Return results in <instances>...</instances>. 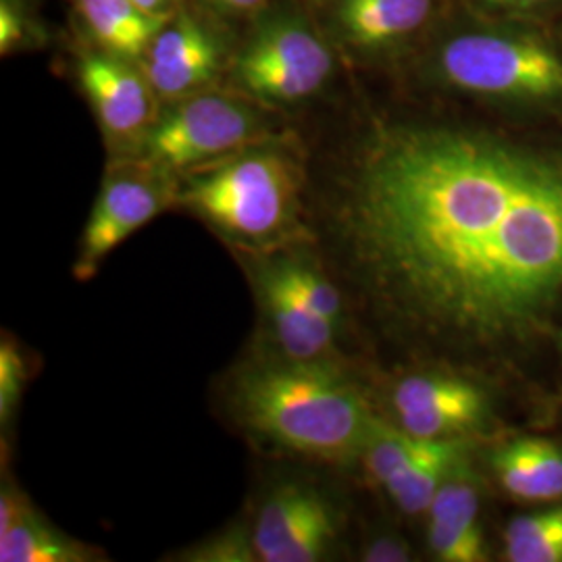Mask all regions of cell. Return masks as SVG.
I'll return each instance as SVG.
<instances>
[{
    "mask_svg": "<svg viewBox=\"0 0 562 562\" xmlns=\"http://www.w3.org/2000/svg\"><path fill=\"white\" fill-rule=\"evenodd\" d=\"M336 46L322 21L299 7H267L234 53V88L262 106H294L317 97L331 80Z\"/></svg>",
    "mask_w": 562,
    "mask_h": 562,
    "instance_id": "5",
    "label": "cell"
},
{
    "mask_svg": "<svg viewBox=\"0 0 562 562\" xmlns=\"http://www.w3.org/2000/svg\"><path fill=\"white\" fill-rule=\"evenodd\" d=\"M261 106L238 90L220 92L213 88L167 102L140 144L125 157H136L181 178L273 138Z\"/></svg>",
    "mask_w": 562,
    "mask_h": 562,
    "instance_id": "6",
    "label": "cell"
},
{
    "mask_svg": "<svg viewBox=\"0 0 562 562\" xmlns=\"http://www.w3.org/2000/svg\"><path fill=\"white\" fill-rule=\"evenodd\" d=\"M561 0H480L475 4L477 11L485 15H501V18H536L554 9Z\"/></svg>",
    "mask_w": 562,
    "mask_h": 562,
    "instance_id": "23",
    "label": "cell"
},
{
    "mask_svg": "<svg viewBox=\"0 0 562 562\" xmlns=\"http://www.w3.org/2000/svg\"><path fill=\"white\" fill-rule=\"evenodd\" d=\"M464 440H429L422 454L383 485L387 496L406 515L427 513L442 483L464 461Z\"/></svg>",
    "mask_w": 562,
    "mask_h": 562,
    "instance_id": "18",
    "label": "cell"
},
{
    "mask_svg": "<svg viewBox=\"0 0 562 562\" xmlns=\"http://www.w3.org/2000/svg\"><path fill=\"white\" fill-rule=\"evenodd\" d=\"M259 269L278 281L296 301L308 306L317 317L340 327L344 322V299L338 285L325 273L322 262L290 250L267 259Z\"/></svg>",
    "mask_w": 562,
    "mask_h": 562,
    "instance_id": "19",
    "label": "cell"
},
{
    "mask_svg": "<svg viewBox=\"0 0 562 562\" xmlns=\"http://www.w3.org/2000/svg\"><path fill=\"white\" fill-rule=\"evenodd\" d=\"M180 178L136 157H121L106 169L99 199L81 234L74 276L92 280L109 255L153 222L171 204H178Z\"/></svg>",
    "mask_w": 562,
    "mask_h": 562,
    "instance_id": "7",
    "label": "cell"
},
{
    "mask_svg": "<svg viewBox=\"0 0 562 562\" xmlns=\"http://www.w3.org/2000/svg\"><path fill=\"white\" fill-rule=\"evenodd\" d=\"M232 57L222 30L209 21V13L181 7L148 46L140 67L159 101L171 102L211 90L229 69Z\"/></svg>",
    "mask_w": 562,
    "mask_h": 562,
    "instance_id": "8",
    "label": "cell"
},
{
    "mask_svg": "<svg viewBox=\"0 0 562 562\" xmlns=\"http://www.w3.org/2000/svg\"><path fill=\"white\" fill-rule=\"evenodd\" d=\"M469 2H471V4H473V7H475V4H477V2H480V0H469Z\"/></svg>",
    "mask_w": 562,
    "mask_h": 562,
    "instance_id": "28",
    "label": "cell"
},
{
    "mask_svg": "<svg viewBox=\"0 0 562 562\" xmlns=\"http://www.w3.org/2000/svg\"><path fill=\"white\" fill-rule=\"evenodd\" d=\"M362 559L369 562H401L408 561L411 554H408L406 546H402L398 540L382 538V540H375L364 550Z\"/></svg>",
    "mask_w": 562,
    "mask_h": 562,
    "instance_id": "25",
    "label": "cell"
},
{
    "mask_svg": "<svg viewBox=\"0 0 562 562\" xmlns=\"http://www.w3.org/2000/svg\"><path fill=\"white\" fill-rule=\"evenodd\" d=\"M510 562H562V506L525 515L504 531Z\"/></svg>",
    "mask_w": 562,
    "mask_h": 562,
    "instance_id": "20",
    "label": "cell"
},
{
    "mask_svg": "<svg viewBox=\"0 0 562 562\" xmlns=\"http://www.w3.org/2000/svg\"><path fill=\"white\" fill-rule=\"evenodd\" d=\"M232 406L262 442L331 464L359 461L380 422L361 390L331 361L252 362L234 380Z\"/></svg>",
    "mask_w": 562,
    "mask_h": 562,
    "instance_id": "2",
    "label": "cell"
},
{
    "mask_svg": "<svg viewBox=\"0 0 562 562\" xmlns=\"http://www.w3.org/2000/svg\"><path fill=\"white\" fill-rule=\"evenodd\" d=\"M132 2H136L144 11H148L153 15H162V18H171L180 11L169 0H132Z\"/></svg>",
    "mask_w": 562,
    "mask_h": 562,
    "instance_id": "26",
    "label": "cell"
},
{
    "mask_svg": "<svg viewBox=\"0 0 562 562\" xmlns=\"http://www.w3.org/2000/svg\"><path fill=\"white\" fill-rule=\"evenodd\" d=\"M92 550L44 521L23 498L18 513L0 525V562L92 561Z\"/></svg>",
    "mask_w": 562,
    "mask_h": 562,
    "instance_id": "17",
    "label": "cell"
},
{
    "mask_svg": "<svg viewBox=\"0 0 562 562\" xmlns=\"http://www.w3.org/2000/svg\"><path fill=\"white\" fill-rule=\"evenodd\" d=\"M74 4L97 48L136 63L173 18L153 15L132 0H74Z\"/></svg>",
    "mask_w": 562,
    "mask_h": 562,
    "instance_id": "15",
    "label": "cell"
},
{
    "mask_svg": "<svg viewBox=\"0 0 562 562\" xmlns=\"http://www.w3.org/2000/svg\"><path fill=\"white\" fill-rule=\"evenodd\" d=\"M436 0H325L322 25L336 48L359 59L390 57L434 15Z\"/></svg>",
    "mask_w": 562,
    "mask_h": 562,
    "instance_id": "12",
    "label": "cell"
},
{
    "mask_svg": "<svg viewBox=\"0 0 562 562\" xmlns=\"http://www.w3.org/2000/svg\"><path fill=\"white\" fill-rule=\"evenodd\" d=\"M504 490L527 503H554L562 498V450L542 438L504 443L492 454Z\"/></svg>",
    "mask_w": 562,
    "mask_h": 562,
    "instance_id": "16",
    "label": "cell"
},
{
    "mask_svg": "<svg viewBox=\"0 0 562 562\" xmlns=\"http://www.w3.org/2000/svg\"><path fill=\"white\" fill-rule=\"evenodd\" d=\"M429 546L443 562H482L487 548L480 522V490L462 461L429 506Z\"/></svg>",
    "mask_w": 562,
    "mask_h": 562,
    "instance_id": "13",
    "label": "cell"
},
{
    "mask_svg": "<svg viewBox=\"0 0 562 562\" xmlns=\"http://www.w3.org/2000/svg\"><path fill=\"white\" fill-rule=\"evenodd\" d=\"M325 238L380 322L443 350L503 346L562 301V153L396 121L341 169Z\"/></svg>",
    "mask_w": 562,
    "mask_h": 562,
    "instance_id": "1",
    "label": "cell"
},
{
    "mask_svg": "<svg viewBox=\"0 0 562 562\" xmlns=\"http://www.w3.org/2000/svg\"><path fill=\"white\" fill-rule=\"evenodd\" d=\"M338 538L334 506L317 490L288 483L276 490L259 510L250 542L257 561H323Z\"/></svg>",
    "mask_w": 562,
    "mask_h": 562,
    "instance_id": "10",
    "label": "cell"
},
{
    "mask_svg": "<svg viewBox=\"0 0 562 562\" xmlns=\"http://www.w3.org/2000/svg\"><path fill=\"white\" fill-rule=\"evenodd\" d=\"M25 387V361L15 341L4 338L0 344V422L11 423Z\"/></svg>",
    "mask_w": 562,
    "mask_h": 562,
    "instance_id": "21",
    "label": "cell"
},
{
    "mask_svg": "<svg viewBox=\"0 0 562 562\" xmlns=\"http://www.w3.org/2000/svg\"><path fill=\"white\" fill-rule=\"evenodd\" d=\"M398 427L425 440H464L482 427L487 398L482 387L454 375H408L394 387Z\"/></svg>",
    "mask_w": 562,
    "mask_h": 562,
    "instance_id": "11",
    "label": "cell"
},
{
    "mask_svg": "<svg viewBox=\"0 0 562 562\" xmlns=\"http://www.w3.org/2000/svg\"><path fill=\"white\" fill-rule=\"evenodd\" d=\"M304 183L299 153L273 136L181 176L178 204L241 250L271 255L306 234Z\"/></svg>",
    "mask_w": 562,
    "mask_h": 562,
    "instance_id": "3",
    "label": "cell"
},
{
    "mask_svg": "<svg viewBox=\"0 0 562 562\" xmlns=\"http://www.w3.org/2000/svg\"><path fill=\"white\" fill-rule=\"evenodd\" d=\"M169 2H171L176 9H181V7H183V0H169Z\"/></svg>",
    "mask_w": 562,
    "mask_h": 562,
    "instance_id": "27",
    "label": "cell"
},
{
    "mask_svg": "<svg viewBox=\"0 0 562 562\" xmlns=\"http://www.w3.org/2000/svg\"><path fill=\"white\" fill-rule=\"evenodd\" d=\"M443 88L522 106L562 104V53L536 32L508 25L454 30L427 60Z\"/></svg>",
    "mask_w": 562,
    "mask_h": 562,
    "instance_id": "4",
    "label": "cell"
},
{
    "mask_svg": "<svg viewBox=\"0 0 562 562\" xmlns=\"http://www.w3.org/2000/svg\"><path fill=\"white\" fill-rule=\"evenodd\" d=\"M255 271L262 313L280 346L281 357L296 361H331L340 327L317 317L259 267Z\"/></svg>",
    "mask_w": 562,
    "mask_h": 562,
    "instance_id": "14",
    "label": "cell"
},
{
    "mask_svg": "<svg viewBox=\"0 0 562 562\" xmlns=\"http://www.w3.org/2000/svg\"><path fill=\"white\" fill-rule=\"evenodd\" d=\"M78 80L106 140L121 157L130 155L159 115V97L140 63L97 48L78 63Z\"/></svg>",
    "mask_w": 562,
    "mask_h": 562,
    "instance_id": "9",
    "label": "cell"
},
{
    "mask_svg": "<svg viewBox=\"0 0 562 562\" xmlns=\"http://www.w3.org/2000/svg\"><path fill=\"white\" fill-rule=\"evenodd\" d=\"M199 2L206 13L223 20H241L248 15H259L269 7V0H199Z\"/></svg>",
    "mask_w": 562,
    "mask_h": 562,
    "instance_id": "24",
    "label": "cell"
},
{
    "mask_svg": "<svg viewBox=\"0 0 562 562\" xmlns=\"http://www.w3.org/2000/svg\"><path fill=\"white\" fill-rule=\"evenodd\" d=\"M34 27L30 13L21 0H2L0 2V50L11 55L32 41Z\"/></svg>",
    "mask_w": 562,
    "mask_h": 562,
    "instance_id": "22",
    "label": "cell"
}]
</instances>
